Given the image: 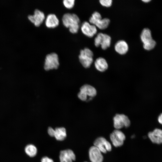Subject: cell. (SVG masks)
Masks as SVG:
<instances>
[{"label":"cell","mask_w":162,"mask_h":162,"mask_svg":"<svg viewBox=\"0 0 162 162\" xmlns=\"http://www.w3.org/2000/svg\"><path fill=\"white\" fill-rule=\"evenodd\" d=\"M41 162H54L53 160L47 157H44L42 158Z\"/></svg>","instance_id":"d4e9b609"},{"label":"cell","mask_w":162,"mask_h":162,"mask_svg":"<svg viewBox=\"0 0 162 162\" xmlns=\"http://www.w3.org/2000/svg\"><path fill=\"white\" fill-rule=\"evenodd\" d=\"M59 65L58 57L56 53L52 52L46 55L44 66L45 70L57 69Z\"/></svg>","instance_id":"5b68a950"},{"label":"cell","mask_w":162,"mask_h":162,"mask_svg":"<svg viewBox=\"0 0 162 162\" xmlns=\"http://www.w3.org/2000/svg\"><path fill=\"white\" fill-rule=\"evenodd\" d=\"M158 122L162 124V114L161 113L160 115L158 116Z\"/></svg>","instance_id":"484cf974"},{"label":"cell","mask_w":162,"mask_h":162,"mask_svg":"<svg viewBox=\"0 0 162 162\" xmlns=\"http://www.w3.org/2000/svg\"><path fill=\"white\" fill-rule=\"evenodd\" d=\"M156 44L155 41L154 40H153L149 43L143 44V47L146 50H150L154 48Z\"/></svg>","instance_id":"7402d4cb"},{"label":"cell","mask_w":162,"mask_h":162,"mask_svg":"<svg viewBox=\"0 0 162 162\" xmlns=\"http://www.w3.org/2000/svg\"><path fill=\"white\" fill-rule=\"evenodd\" d=\"M115 50L118 54L124 55L128 51V46L127 42L124 40L118 41L115 46Z\"/></svg>","instance_id":"2e32d148"},{"label":"cell","mask_w":162,"mask_h":162,"mask_svg":"<svg viewBox=\"0 0 162 162\" xmlns=\"http://www.w3.org/2000/svg\"><path fill=\"white\" fill-rule=\"evenodd\" d=\"M75 2L74 0H64L63 1V3L66 8L71 9L74 7Z\"/></svg>","instance_id":"44dd1931"},{"label":"cell","mask_w":162,"mask_h":162,"mask_svg":"<svg viewBox=\"0 0 162 162\" xmlns=\"http://www.w3.org/2000/svg\"><path fill=\"white\" fill-rule=\"evenodd\" d=\"M89 156L92 162H102L103 160L102 152L94 146H92L89 148Z\"/></svg>","instance_id":"7c38bea8"},{"label":"cell","mask_w":162,"mask_h":162,"mask_svg":"<svg viewBox=\"0 0 162 162\" xmlns=\"http://www.w3.org/2000/svg\"><path fill=\"white\" fill-rule=\"evenodd\" d=\"M97 94V90L94 87L90 85L85 84L80 88L78 97L82 101H88L91 100Z\"/></svg>","instance_id":"7a4b0ae2"},{"label":"cell","mask_w":162,"mask_h":162,"mask_svg":"<svg viewBox=\"0 0 162 162\" xmlns=\"http://www.w3.org/2000/svg\"><path fill=\"white\" fill-rule=\"evenodd\" d=\"M100 4L103 6L106 7H110L112 3V0H100L99 1Z\"/></svg>","instance_id":"603a6c76"},{"label":"cell","mask_w":162,"mask_h":162,"mask_svg":"<svg viewBox=\"0 0 162 162\" xmlns=\"http://www.w3.org/2000/svg\"><path fill=\"white\" fill-rule=\"evenodd\" d=\"M59 20L56 16L53 14H49L46 17L45 23L49 28H54L59 24Z\"/></svg>","instance_id":"9a60e30c"},{"label":"cell","mask_w":162,"mask_h":162,"mask_svg":"<svg viewBox=\"0 0 162 162\" xmlns=\"http://www.w3.org/2000/svg\"><path fill=\"white\" fill-rule=\"evenodd\" d=\"M65 129L64 127L57 128L54 130V136L58 140L62 141L66 137Z\"/></svg>","instance_id":"d6986e66"},{"label":"cell","mask_w":162,"mask_h":162,"mask_svg":"<svg viewBox=\"0 0 162 162\" xmlns=\"http://www.w3.org/2000/svg\"><path fill=\"white\" fill-rule=\"evenodd\" d=\"M142 1L144 2L145 3H147L150 2L151 0H142Z\"/></svg>","instance_id":"4316f807"},{"label":"cell","mask_w":162,"mask_h":162,"mask_svg":"<svg viewBox=\"0 0 162 162\" xmlns=\"http://www.w3.org/2000/svg\"><path fill=\"white\" fill-rule=\"evenodd\" d=\"M94 145L104 153L111 151L112 149L110 143L103 137H99L96 139L94 142Z\"/></svg>","instance_id":"9c48e42d"},{"label":"cell","mask_w":162,"mask_h":162,"mask_svg":"<svg viewBox=\"0 0 162 162\" xmlns=\"http://www.w3.org/2000/svg\"><path fill=\"white\" fill-rule=\"evenodd\" d=\"M81 30L82 33L89 37H93L97 31V27L87 21L83 22L81 26Z\"/></svg>","instance_id":"30bf717a"},{"label":"cell","mask_w":162,"mask_h":162,"mask_svg":"<svg viewBox=\"0 0 162 162\" xmlns=\"http://www.w3.org/2000/svg\"><path fill=\"white\" fill-rule=\"evenodd\" d=\"M141 40L143 44L149 43L153 39L152 37L151 32L148 28H145L142 31L140 35Z\"/></svg>","instance_id":"ac0fdd59"},{"label":"cell","mask_w":162,"mask_h":162,"mask_svg":"<svg viewBox=\"0 0 162 162\" xmlns=\"http://www.w3.org/2000/svg\"></svg>","instance_id":"83f0119b"},{"label":"cell","mask_w":162,"mask_h":162,"mask_svg":"<svg viewBox=\"0 0 162 162\" xmlns=\"http://www.w3.org/2000/svg\"><path fill=\"white\" fill-rule=\"evenodd\" d=\"M113 126L116 129L119 130L123 127L128 128L130 125L128 117L123 114H117L113 118Z\"/></svg>","instance_id":"8992f818"},{"label":"cell","mask_w":162,"mask_h":162,"mask_svg":"<svg viewBox=\"0 0 162 162\" xmlns=\"http://www.w3.org/2000/svg\"><path fill=\"white\" fill-rule=\"evenodd\" d=\"M48 133L49 135L51 136L54 137V130L52 128L49 127L48 129Z\"/></svg>","instance_id":"cb8c5ba5"},{"label":"cell","mask_w":162,"mask_h":162,"mask_svg":"<svg viewBox=\"0 0 162 162\" xmlns=\"http://www.w3.org/2000/svg\"><path fill=\"white\" fill-rule=\"evenodd\" d=\"M111 38L105 34L99 33L98 34L94 40L95 46L98 47L100 46L101 48L105 50L110 45Z\"/></svg>","instance_id":"52a82bcc"},{"label":"cell","mask_w":162,"mask_h":162,"mask_svg":"<svg viewBox=\"0 0 162 162\" xmlns=\"http://www.w3.org/2000/svg\"><path fill=\"white\" fill-rule=\"evenodd\" d=\"M93 56L92 51L88 48H85L80 50L78 57L82 66L85 68H88L93 62Z\"/></svg>","instance_id":"277c9868"},{"label":"cell","mask_w":162,"mask_h":162,"mask_svg":"<svg viewBox=\"0 0 162 162\" xmlns=\"http://www.w3.org/2000/svg\"><path fill=\"white\" fill-rule=\"evenodd\" d=\"M94 64L96 69L100 72H104L106 70L108 65L106 60L102 57H99L95 60Z\"/></svg>","instance_id":"e0dca14e"},{"label":"cell","mask_w":162,"mask_h":162,"mask_svg":"<svg viewBox=\"0 0 162 162\" xmlns=\"http://www.w3.org/2000/svg\"><path fill=\"white\" fill-rule=\"evenodd\" d=\"M28 19L36 26H40L45 19L44 13L40 10L36 9L33 15H29Z\"/></svg>","instance_id":"8fae6325"},{"label":"cell","mask_w":162,"mask_h":162,"mask_svg":"<svg viewBox=\"0 0 162 162\" xmlns=\"http://www.w3.org/2000/svg\"><path fill=\"white\" fill-rule=\"evenodd\" d=\"M59 159L60 162H73L75 160L76 156L72 150L68 149L60 151Z\"/></svg>","instance_id":"4fadbf2b"},{"label":"cell","mask_w":162,"mask_h":162,"mask_svg":"<svg viewBox=\"0 0 162 162\" xmlns=\"http://www.w3.org/2000/svg\"><path fill=\"white\" fill-rule=\"evenodd\" d=\"M62 20L64 26L69 28L70 32L76 34L78 32L80 28V20L76 14L65 13L62 16Z\"/></svg>","instance_id":"6da1fadb"},{"label":"cell","mask_w":162,"mask_h":162,"mask_svg":"<svg viewBox=\"0 0 162 162\" xmlns=\"http://www.w3.org/2000/svg\"><path fill=\"white\" fill-rule=\"evenodd\" d=\"M89 21L90 23L101 30L106 28L110 22V20L107 18L102 19L101 14L97 11H95L92 14Z\"/></svg>","instance_id":"3957f363"},{"label":"cell","mask_w":162,"mask_h":162,"mask_svg":"<svg viewBox=\"0 0 162 162\" xmlns=\"http://www.w3.org/2000/svg\"><path fill=\"white\" fill-rule=\"evenodd\" d=\"M24 150L26 153L30 157H34L37 153V148L32 144L27 145L26 146Z\"/></svg>","instance_id":"ffe728a7"},{"label":"cell","mask_w":162,"mask_h":162,"mask_svg":"<svg viewBox=\"0 0 162 162\" xmlns=\"http://www.w3.org/2000/svg\"><path fill=\"white\" fill-rule=\"evenodd\" d=\"M110 138L113 145L117 147L121 146L123 144L126 137L121 131L115 129L110 134Z\"/></svg>","instance_id":"ba28073f"},{"label":"cell","mask_w":162,"mask_h":162,"mask_svg":"<svg viewBox=\"0 0 162 162\" xmlns=\"http://www.w3.org/2000/svg\"><path fill=\"white\" fill-rule=\"evenodd\" d=\"M148 136L150 140L154 143L160 144L162 142V131L161 129L156 128L153 131L149 132Z\"/></svg>","instance_id":"5bb4252c"}]
</instances>
